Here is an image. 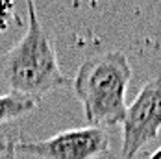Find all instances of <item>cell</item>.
Listing matches in <instances>:
<instances>
[{
  "instance_id": "1",
  "label": "cell",
  "mask_w": 161,
  "mask_h": 159,
  "mask_svg": "<svg viewBox=\"0 0 161 159\" xmlns=\"http://www.w3.org/2000/svg\"><path fill=\"white\" fill-rule=\"evenodd\" d=\"M26 8L28 30L0 59V76L11 93L41 100L52 91L67 87L70 78L59 69L54 45L37 17L35 0H28Z\"/></svg>"
},
{
  "instance_id": "2",
  "label": "cell",
  "mask_w": 161,
  "mask_h": 159,
  "mask_svg": "<svg viewBox=\"0 0 161 159\" xmlns=\"http://www.w3.org/2000/svg\"><path fill=\"white\" fill-rule=\"evenodd\" d=\"M130 80L131 67L122 52H104L81 63L72 89L83 106L89 126L122 124L128 109L126 89Z\"/></svg>"
},
{
  "instance_id": "3",
  "label": "cell",
  "mask_w": 161,
  "mask_h": 159,
  "mask_svg": "<svg viewBox=\"0 0 161 159\" xmlns=\"http://www.w3.org/2000/svg\"><path fill=\"white\" fill-rule=\"evenodd\" d=\"M161 129V76L148 80L122 120V157L133 159Z\"/></svg>"
},
{
  "instance_id": "4",
  "label": "cell",
  "mask_w": 161,
  "mask_h": 159,
  "mask_svg": "<svg viewBox=\"0 0 161 159\" xmlns=\"http://www.w3.org/2000/svg\"><path fill=\"white\" fill-rule=\"evenodd\" d=\"M109 148V137L102 128L87 126L67 129L43 141H19L15 152L41 159H97Z\"/></svg>"
},
{
  "instance_id": "5",
  "label": "cell",
  "mask_w": 161,
  "mask_h": 159,
  "mask_svg": "<svg viewBox=\"0 0 161 159\" xmlns=\"http://www.w3.org/2000/svg\"><path fill=\"white\" fill-rule=\"evenodd\" d=\"M41 100H35L22 95H0V124H6L9 120H15L19 117H24L26 113L33 111L39 106Z\"/></svg>"
},
{
  "instance_id": "6",
  "label": "cell",
  "mask_w": 161,
  "mask_h": 159,
  "mask_svg": "<svg viewBox=\"0 0 161 159\" xmlns=\"http://www.w3.org/2000/svg\"><path fill=\"white\" fill-rule=\"evenodd\" d=\"M13 13H15V2L13 0H0V33H4L11 20H13Z\"/></svg>"
},
{
  "instance_id": "7",
  "label": "cell",
  "mask_w": 161,
  "mask_h": 159,
  "mask_svg": "<svg viewBox=\"0 0 161 159\" xmlns=\"http://www.w3.org/2000/svg\"><path fill=\"white\" fill-rule=\"evenodd\" d=\"M15 152V141L8 137H0V159H11Z\"/></svg>"
}]
</instances>
